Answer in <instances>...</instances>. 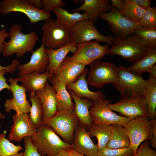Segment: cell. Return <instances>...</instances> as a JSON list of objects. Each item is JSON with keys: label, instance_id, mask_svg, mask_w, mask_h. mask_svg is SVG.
<instances>
[{"label": "cell", "instance_id": "cell-1", "mask_svg": "<svg viewBox=\"0 0 156 156\" xmlns=\"http://www.w3.org/2000/svg\"><path fill=\"white\" fill-rule=\"evenodd\" d=\"M21 25L17 23L11 25L8 32L9 40L3 43L1 53L4 57L16 54L18 57L33 50L39 37L34 31L24 34L21 32Z\"/></svg>", "mask_w": 156, "mask_h": 156}, {"label": "cell", "instance_id": "cell-2", "mask_svg": "<svg viewBox=\"0 0 156 156\" xmlns=\"http://www.w3.org/2000/svg\"><path fill=\"white\" fill-rule=\"evenodd\" d=\"M33 143L42 156H55L62 148L73 147L62 140L50 126L42 124L31 137Z\"/></svg>", "mask_w": 156, "mask_h": 156}, {"label": "cell", "instance_id": "cell-3", "mask_svg": "<svg viewBox=\"0 0 156 156\" xmlns=\"http://www.w3.org/2000/svg\"><path fill=\"white\" fill-rule=\"evenodd\" d=\"M107 55H118L131 62H135L148 49L133 33L123 38L115 37Z\"/></svg>", "mask_w": 156, "mask_h": 156}, {"label": "cell", "instance_id": "cell-4", "mask_svg": "<svg viewBox=\"0 0 156 156\" xmlns=\"http://www.w3.org/2000/svg\"><path fill=\"white\" fill-rule=\"evenodd\" d=\"M42 42L45 48L54 49L61 48L71 41L73 32L71 28L50 18L43 25Z\"/></svg>", "mask_w": 156, "mask_h": 156}, {"label": "cell", "instance_id": "cell-5", "mask_svg": "<svg viewBox=\"0 0 156 156\" xmlns=\"http://www.w3.org/2000/svg\"><path fill=\"white\" fill-rule=\"evenodd\" d=\"M80 121L73 111L63 110L57 112L52 117L44 120L43 124L50 127L66 143L71 144L74 131Z\"/></svg>", "mask_w": 156, "mask_h": 156}, {"label": "cell", "instance_id": "cell-6", "mask_svg": "<svg viewBox=\"0 0 156 156\" xmlns=\"http://www.w3.org/2000/svg\"><path fill=\"white\" fill-rule=\"evenodd\" d=\"M89 65L90 69L86 79L88 85L100 88L106 83H111L113 86L117 83L119 68L114 63L99 60Z\"/></svg>", "mask_w": 156, "mask_h": 156}, {"label": "cell", "instance_id": "cell-7", "mask_svg": "<svg viewBox=\"0 0 156 156\" xmlns=\"http://www.w3.org/2000/svg\"><path fill=\"white\" fill-rule=\"evenodd\" d=\"M118 66V79L113 86L121 96H144L146 80L142 75L131 72L128 67Z\"/></svg>", "mask_w": 156, "mask_h": 156}, {"label": "cell", "instance_id": "cell-8", "mask_svg": "<svg viewBox=\"0 0 156 156\" xmlns=\"http://www.w3.org/2000/svg\"><path fill=\"white\" fill-rule=\"evenodd\" d=\"M12 12L23 13L31 23L46 20L50 18V12L33 6L28 0H2L0 2V14L7 16Z\"/></svg>", "mask_w": 156, "mask_h": 156}, {"label": "cell", "instance_id": "cell-9", "mask_svg": "<svg viewBox=\"0 0 156 156\" xmlns=\"http://www.w3.org/2000/svg\"><path fill=\"white\" fill-rule=\"evenodd\" d=\"M130 140V147L134 155L136 153L141 143L150 141L152 136V126L148 117L140 116L130 120L123 126Z\"/></svg>", "mask_w": 156, "mask_h": 156}, {"label": "cell", "instance_id": "cell-10", "mask_svg": "<svg viewBox=\"0 0 156 156\" xmlns=\"http://www.w3.org/2000/svg\"><path fill=\"white\" fill-rule=\"evenodd\" d=\"M108 107L130 120L140 116L148 117V107L144 96L122 97L116 103L109 104Z\"/></svg>", "mask_w": 156, "mask_h": 156}, {"label": "cell", "instance_id": "cell-11", "mask_svg": "<svg viewBox=\"0 0 156 156\" xmlns=\"http://www.w3.org/2000/svg\"><path fill=\"white\" fill-rule=\"evenodd\" d=\"M99 18L107 21L111 31L116 38L129 36L142 27L138 23L126 18L122 12L114 7H111L108 12L103 14Z\"/></svg>", "mask_w": 156, "mask_h": 156}, {"label": "cell", "instance_id": "cell-12", "mask_svg": "<svg viewBox=\"0 0 156 156\" xmlns=\"http://www.w3.org/2000/svg\"><path fill=\"white\" fill-rule=\"evenodd\" d=\"M110 102V100L106 99L93 102L89 109L93 124L103 125L118 124L124 126L130 120L113 112L108 107Z\"/></svg>", "mask_w": 156, "mask_h": 156}, {"label": "cell", "instance_id": "cell-13", "mask_svg": "<svg viewBox=\"0 0 156 156\" xmlns=\"http://www.w3.org/2000/svg\"><path fill=\"white\" fill-rule=\"evenodd\" d=\"M71 28L73 32L71 42L77 44L94 40L105 42L111 46L115 38L102 34L95 27L94 22L90 19L79 22Z\"/></svg>", "mask_w": 156, "mask_h": 156}, {"label": "cell", "instance_id": "cell-14", "mask_svg": "<svg viewBox=\"0 0 156 156\" xmlns=\"http://www.w3.org/2000/svg\"><path fill=\"white\" fill-rule=\"evenodd\" d=\"M99 43L92 40L78 44L76 52L70 59L85 66L100 60L107 55L109 48L107 44L101 45Z\"/></svg>", "mask_w": 156, "mask_h": 156}, {"label": "cell", "instance_id": "cell-15", "mask_svg": "<svg viewBox=\"0 0 156 156\" xmlns=\"http://www.w3.org/2000/svg\"><path fill=\"white\" fill-rule=\"evenodd\" d=\"M19 77H10L7 80L10 83V90L13 94L12 98L6 100L4 103L5 112L9 113L11 110L17 114L29 113L31 105L27 99L26 90L22 84L18 85Z\"/></svg>", "mask_w": 156, "mask_h": 156}, {"label": "cell", "instance_id": "cell-16", "mask_svg": "<svg viewBox=\"0 0 156 156\" xmlns=\"http://www.w3.org/2000/svg\"><path fill=\"white\" fill-rule=\"evenodd\" d=\"M13 124L8 135L10 140L20 142L27 136L31 137L36 132L37 129L32 123L28 114H17L12 117Z\"/></svg>", "mask_w": 156, "mask_h": 156}, {"label": "cell", "instance_id": "cell-17", "mask_svg": "<svg viewBox=\"0 0 156 156\" xmlns=\"http://www.w3.org/2000/svg\"><path fill=\"white\" fill-rule=\"evenodd\" d=\"M45 49L42 43L39 47L31 52L32 55L28 62L19 64L17 68L19 71L18 75L20 77L34 71L41 74L46 70L49 59Z\"/></svg>", "mask_w": 156, "mask_h": 156}, {"label": "cell", "instance_id": "cell-18", "mask_svg": "<svg viewBox=\"0 0 156 156\" xmlns=\"http://www.w3.org/2000/svg\"><path fill=\"white\" fill-rule=\"evenodd\" d=\"M71 144L75 150L86 156H100L99 151L91 140L89 131L80 123L75 129Z\"/></svg>", "mask_w": 156, "mask_h": 156}, {"label": "cell", "instance_id": "cell-19", "mask_svg": "<svg viewBox=\"0 0 156 156\" xmlns=\"http://www.w3.org/2000/svg\"><path fill=\"white\" fill-rule=\"evenodd\" d=\"M69 57H65L53 75L66 86L75 82L85 68V66L71 60Z\"/></svg>", "mask_w": 156, "mask_h": 156}, {"label": "cell", "instance_id": "cell-20", "mask_svg": "<svg viewBox=\"0 0 156 156\" xmlns=\"http://www.w3.org/2000/svg\"><path fill=\"white\" fill-rule=\"evenodd\" d=\"M88 68H85L75 82L66 86V89L71 90L78 97L86 98L95 102L104 100L105 96L101 91L93 92L88 88L86 76L88 73Z\"/></svg>", "mask_w": 156, "mask_h": 156}, {"label": "cell", "instance_id": "cell-21", "mask_svg": "<svg viewBox=\"0 0 156 156\" xmlns=\"http://www.w3.org/2000/svg\"><path fill=\"white\" fill-rule=\"evenodd\" d=\"M36 93L42 106L44 120L53 116L57 111L56 92L53 86L47 81L44 88L36 91Z\"/></svg>", "mask_w": 156, "mask_h": 156}, {"label": "cell", "instance_id": "cell-22", "mask_svg": "<svg viewBox=\"0 0 156 156\" xmlns=\"http://www.w3.org/2000/svg\"><path fill=\"white\" fill-rule=\"evenodd\" d=\"M48 81L55 91L57 111L63 110L74 111L75 105L70 94L66 90V86L62 83L54 76L49 78Z\"/></svg>", "mask_w": 156, "mask_h": 156}, {"label": "cell", "instance_id": "cell-23", "mask_svg": "<svg viewBox=\"0 0 156 156\" xmlns=\"http://www.w3.org/2000/svg\"><path fill=\"white\" fill-rule=\"evenodd\" d=\"M77 44L72 42L58 49H51L46 48V51L49 59V64L47 70L53 76L54 73L69 52L75 53Z\"/></svg>", "mask_w": 156, "mask_h": 156}, {"label": "cell", "instance_id": "cell-24", "mask_svg": "<svg viewBox=\"0 0 156 156\" xmlns=\"http://www.w3.org/2000/svg\"><path fill=\"white\" fill-rule=\"evenodd\" d=\"M52 76L47 70L41 74L34 71L20 77L18 81L22 83L26 92H36L43 89L48 78Z\"/></svg>", "mask_w": 156, "mask_h": 156}, {"label": "cell", "instance_id": "cell-25", "mask_svg": "<svg viewBox=\"0 0 156 156\" xmlns=\"http://www.w3.org/2000/svg\"><path fill=\"white\" fill-rule=\"evenodd\" d=\"M110 5L109 0H85L82 5L71 12L84 11L88 15L89 19L94 22L103 14L109 11Z\"/></svg>", "mask_w": 156, "mask_h": 156}, {"label": "cell", "instance_id": "cell-26", "mask_svg": "<svg viewBox=\"0 0 156 156\" xmlns=\"http://www.w3.org/2000/svg\"><path fill=\"white\" fill-rule=\"evenodd\" d=\"M68 92L74 101L75 108L73 112L78 118L80 123L86 129H89L93 124L89 109L93 101L88 98H80L70 90H69Z\"/></svg>", "mask_w": 156, "mask_h": 156}, {"label": "cell", "instance_id": "cell-27", "mask_svg": "<svg viewBox=\"0 0 156 156\" xmlns=\"http://www.w3.org/2000/svg\"><path fill=\"white\" fill-rule=\"evenodd\" d=\"M111 137L106 145L108 148H120L130 147L129 137L123 127L118 124L110 125Z\"/></svg>", "mask_w": 156, "mask_h": 156}, {"label": "cell", "instance_id": "cell-28", "mask_svg": "<svg viewBox=\"0 0 156 156\" xmlns=\"http://www.w3.org/2000/svg\"><path fill=\"white\" fill-rule=\"evenodd\" d=\"M156 64V49H148L145 53L132 65L128 67L131 72L139 75L149 71Z\"/></svg>", "mask_w": 156, "mask_h": 156}, {"label": "cell", "instance_id": "cell-29", "mask_svg": "<svg viewBox=\"0 0 156 156\" xmlns=\"http://www.w3.org/2000/svg\"><path fill=\"white\" fill-rule=\"evenodd\" d=\"M144 96L148 107V117L153 119L156 116V77L150 75L146 80Z\"/></svg>", "mask_w": 156, "mask_h": 156}, {"label": "cell", "instance_id": "cell-30", "mask_svg": "<svg viewBox=\"0 0 156 156\" xmlns=\"http://www.w3.org/2000/svg\"><path fill=\"white\" fill-rule=\"evenodd\" d=\"M53 11L60 23L70 28L79 22L89 19L88 15L85 12L83 14L78 12L70 13L62 8L54 9Z\"/></svg>", "mask_w": 156, "mask_h": 156}, {"label": "cell", "instance_id": "cell-31", "mask_svg": "<svg viewBox=\"0 0 156 156\" xmlns=\"http://www.w3.org/2000/svg\"><path fill=\"white\" fill-rule=\"evenodd\" d=\"M90 137H95L98 140L96 145L99 151L106 148L109 141L112 133L110 125H103L92 124L89 129Z\"/></svg>", "mask_w": 156, "mask_h": 156}, {"label": "cell", "instance_id": "cell-32", "mask_svg": "<svg viewBox=\"0 0 156 156\" xmlns=\"http://www.w3.org/2000/svg\"><path fill=\"white\" fill-rule=\"evenodd\" d=\"M29 96V101L31 103L29 115L30 118L32 123L37 129L43 124L44 111L42 106L36 92L30 93Z\"/></svg>", "mask_w": 156, "mask_h": 156}, {"label": "cell", "instance_id": "cell-33", "mask_svg": "<svg viewBox=\"0 0 156 156\" xmlns=\"http://www.w3.org/2000/svg\"><path fill=\"white\" fill-rule=\"evenodd\" d=\"M148 49H156V28H146L141 27L133 33Z\"/></svg>", "mask_w": 156, "mask_h": 156}, {"label": "cell", "instance_id": "cell-34", "mask_svg": "<svg viewBox=\"0 0 156 156\" xmlns=\"http://www.w3.org/2000/svg\"><path fill=\"white\" fill-rule=\"evenodd\" d=\"M125 5L122 12L127 18L138 23L143 15L145 9L133 3L131 0H124Z\"/></svg>", "mask_w": 156, "mask_h": 156}, {"label": "cell", "instance_id": "cell-35", "mask_svg": "<svg viewBox=\"0 0 156 156\" xmlns=\"http://www.w3.org/2000/svg\"><path fill=\"white\" fill-rule=\"evenodd\" d=\"M6 131L0 134V156H9L23 149L20 145H15L5 137Z\"/></svg>", "mask_w": 156, "mask_h": 156}, {"label": "cell", "instance_id": "cell-36", "mask_svg": "<svg viewBox=\"0 0 156 156\" xmlns=\"http://www.w3.org/2000/svg\"><path fill=\"white\" fill-rule=\"evenodd\" d=\"M138 23L145 28H156V7H151L150 6L146 9Z\"/></svg>", "mask_w": 156, "mask_h": 156}, {"label": "cell", "instance_id": "cell-37", "mask_svg": "<svg viewBox=\"0 0 156 156\" xmlns=\"http://www.w3.org/2000/svg\"><path fill=\"white\" fill-rule=\"evenodd\" d=\"M100 156H133V152L129 147L120 148H106L99 151Z\"/></svg>", "mask_w": 156, "mask_h": 156}, {"label": "cell", "instance_id": "cell-38", "mask_svg": "<svg viewBox=\"0 0 156 156\" xmlns=\"http://www.w3.org/2000/svg\"><path fill=\"white\" fill-rule=\"evenodd\" d=\"M24 139L25 151L23 152V156H42L38 153L36 148L33 143L31 137H25Z\"/></svg>", "mask_w": 156, "mask_h": 156}, {"label": "cell", "instance_id": "cell-39", "mask_svg": "<svg viewBox=\"0 0 156 156\" xmlns=\"http://www.w3.org/2000/svg\"><path fill=\"white\" fill-rule=\"evenodd\" d=\"M42 3V9L48 12L55 9L62 7L66 5L62 0H41Z\"/></svg>", "mask_w": 156, "mask_h": 156}, {"label": "cell", "instance_id": "cell-40", "mask_svg": "<svg viewBox=\"0 0 156 156\" xmlns=\"http://www.w3.org/2000/svg\"><path fill=\"white\" fill-rule=\"evenodd\" d=\"M150 141H144L133 156H156V151L150 147Z\"/></svg>", "mask_w": 156, "mask_h": 156}, {"label": "cell", "instance_id": "cell-41", "mask_svg": "<svg viewBox=\"0 0 156 156\" xmlns=\"http://www.w3.org/2000/svg\"><path fill=\"white\" fill-rule=\"evenodd\" d=\"M55 156H86L76 151L72 147H68L62 149Z\"/></svg>", "mask_w": 156, "mask_h": 156}, {"label": "cell", "instance_id": "cell-42", "mask_svg": "<svg viewBox=\"0 0 156 156\" xmlns=\"http://www.w3.org/2000/svg\"><path fill=\"white\" fill-rule=\"evenodd\" d=\"M6 73L4 70H0V92L4 89H7L10 92V86L6 82L7 79L4 77ZM5 118V116L0 112V119H3Z\"/></svg>", "mask_w": 156, "mask_h": 156}, {"label": "cell", "instance_id": "cell-43", "mask_svg": "<svg viewBox=\"0 0 156 156\" xmlns=\"http://www.w3.org/2000/svg\"><path fill=\"white\" fill-rule=\"evenodd\" d=\"M19 64V62L17 59L13 60L10 65L3 66L0 64V70H4L6 73H13Z\"/></svg>", "mask_w": 156, "mask_h": 156}, {"label": "cell", "instance_id": "cell-44", "mask_svg": "<svg viewBox=\"0 0 156 156\" xmlns=\"http://www.w3.org/2000/svg\"><path fill=\"white\" fill-rule=\"evenodd\" d=\"M151 122L152 136L150 142L152 147L153 148H156V118L150 119Z\"/></svg>", "mask_w": 156, "mask_h": 156}, {"label": "cell", "instance_id": "cell-45", "mask_svg": "<svg viewBox=\"0 0 156 156\" xmlns=\"http://www.w3.org/2000/svg\"><path fill=\"white\" fill-rule=\"evenodd\" d=\"M8 33L6 28H0V53L2 52L3 44L5 39L8 37Z\"/></svg>", "mask_w": 156, "mask_h": 156}, {"label": "cell", "instance_id": "cell-46", "mask_svg": "<svg viewBox=\"0 0 156 156\" xmlns=\"http://www.w3.org/2000/svg\"><path fill=\"white\" fill-rule=\"evenodd\" d=\"M139 7L146 9L150 6L151 1V0H131Z\"/></svg>", "mask_w": 156, "mask_h": 156}, {"label": "cell", "instance_id": "cell-47", "mask_svg": "<svg viewBox=\"0 0 156 156\" xmlns=\"http://www.w3.org/2000/svg\"><path fill=\"white\" fill-rule=\"evenodd\" d=\"M112 4L110 7H114L119 11L122 12L125 5V1L123 0H111Z\"/></svg>", "mask_w": 156, "mask_h": 156}, {"label": "cell", "instance_id": "cell-48", "mask_svg": "<svg viewBox=\"0 0 156 156\" xmlns=\"http://www.w3.org/2000/svg\"><path fill=\"white\" fill-rule=\"evenodd\" d=\"M29 3L34 7L42 9V3L41 0H28Z\"/></svg>", "mask_w": 156, "mask_h": 156}, {"label": "cell", "instance_id": "cell-49", "mask_svg": "<svg viewBox=\"0 0 156 156\" xmlns=\"http://www.w3.org/2000/svg\"><path fill=\"white\" fill-rule=\"evenodd\" d=\"M148 72L154 77H156V64L150 69Z\"/></svg>", "mask_w": 156, "mask_h": 156}, {"label": "cell", "instance_id": "cell-50", "mask_svg": "<svg viewBox=\"0 0 156 156\" xmlns=\"http://www.w3.org/2000/svg\"><path fill=\"white\" fill-rule=\"evenodd\" d=\"M9 156H23V152L18 153Z\"/></svg>", "mask_w": 156, "mask_h": 156}, {"label": "cell", "instance_id": "cell-51", "mask_svg": "<svg viewBox=\"0 0 156 156\" xmlns=\"http://www.w3.org/2000/svg\"><path fill=\"white\" fill-rule=\"evenodd\" d=\"M1 125L0 122V129H1Z\"/></svg>", "mask_w": 156, "mask_h": 156}]
</instances>
